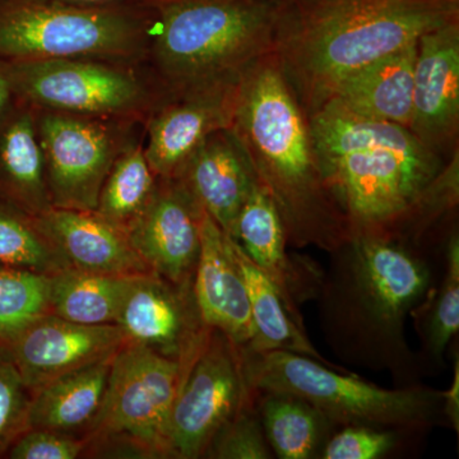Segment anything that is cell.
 Masks as SVG:
<instances>
[{
    "label": "cell",
    "mask_w": 459,
    "mask_h": 459,
    "mask_svg": "<svg viewBox=\"0 0 459 459\" xmlns=\"http://www.w3.org/2000/svg\"><path fill=\"white\" fill-rule=\"evenodd\" d=\"M319 164L352 238L418 243L458 202V152L448 161L400 124L350 113L334 101L307 115Z\"/></svg>",
    "instance_id": "obj_1"
},
{
    "label": "cell",
    "mask_w": 459,
    "mask_h": 459,
    "mask_svg": "<svg viewBox=\"0 0 459 459\" xmlns=\"http://www.w3.org/2000/svg\"><path fill=\"white\" fill-rule=\"evenodd\" d=\"M231 129L273 199L290 246L332 253L352 240L319 164L307 115L273 51L241 72Z\"/></svg>",
    "instance_id": "obj_2"
},
{
    "label": "cell",
    "mask_w": 459,
    "mask_h": 459,
    "mask_svg": "<svg viewBox=\"0 0 459 459\" xmlns=\"http://www.w3.org/2000/svg\"><path fill=\"white\" fill-rule=\"evenodd\" d=\"M457 20L459 0H287L273 54L309 115L365 66Z\"/></svg>",
    "instance_id": "obj_3"
},
{
    "label": "cell",
    "mask_w": 459,
    "mask_h": 459,
    "mask_svg": "<svg viewBox=\"0 0 459 459\" xmlns=\"http://www.w3.org/2000/svg\"><path fill=\"white\" fill-rule=\"evenodd\" d=\"M415 244L358 237L331 253L320 283V322L341 358L397 374L415 364L407 316L430 291L431 270Z\"/></svg>",
    "instance_id": "obj_4"
},
{
    "label": "cell",
    "mask_w": 459,
    "mask_h": 459,
    "mask_svg": "<svg viewBox=\"0 0 459 459\" xmlns=\"http://www.w3.org/2000/svg\"><path fill=\"white\" fill-rule=\"evenodd\" d=\"M147 56L164 96L243 72L273 51L279 4L155 0Z\"/></svg>",
    "instance_id": "obj_5"
},
{
    "label": "cell",
    "mask_w": 459,
    "mask_h": 459,
    "mask_svg": "<svg viewBox=\"0 0 459 459\" xmlns=\"http://www.w3.org/2000/svg\"><path fill=\"white\" fill-rule=\"evenodd\" d=\"M241 351L247 380L256 392L301 398L334 427H369L398 433L434 427L446 419L443 392L437 389L380 388L299 353Z\"/></svg>",
    "instance_id": "obj_6"
},
{
    "label": "cell",
    "mask_w": 459,
    "mask_h": 459,
    "mask_svg": "<svg viewBox=\"0 0 459 459\" xmlns=\"http://www.w3.org/2000/svg\"><path fill=\"white\" fill-rule=\"evenodd\" d=\"M150 4L83 5L60 0H0V62L147 56Z\"/></svg>",
    "instance_id": "obj_7"
},
{
    "label": "cell",
    "mask_w": 459,
    "mask_h": 459,
    "mask_svg": "<svg viewBox=\"0 0 459 459\" xmlns=\"http://www.w3.org/2000/svg\"><path fill=\"white\" fill-rule=\"evenodd\" d=\"M2 65L13 99L41 110L138 120L164 98L128 63L47 59Z\"/></svg>",
    "instance_id": "obj_8"
},
{
    "label": "cell",
    "mask_w": 459,
    "mask_h": 459,
    "mask_svg": "<svg viewBox=\"0 0 459 459\" xmlns=\"http://www.w3.org/2000/svg\"><path fill=\"white\" fill-rule=\"evenodd\" d=\"M183 376L181 362L126 342L111 360L104 400L84 439L122 437L152 459L171 458L169 428Z\"/></svg>",
    "instance_id": "obj_9"
},
{
    "label": "cell",
    "mask_w": 459,
    "mask_h": 459,
    "mask_svg": "<svg viewBox=\"0 0 459 459\" xmlns=\"http://www.w3.org/2000/svg\"><path fill=\"white\" fill-rule=\"evenodd\" d=\"M33 114L53 207L95 211L115 160L132 143L126 126L135 120L41 108Z\"/></svg>",
    "instance_id": "obj_10"
},
{
    "label": "cell",
    "mask_w": 459,
    "mask_h": 459,
    "mask_svg": "<svg viewBox=\"0 0 459 459\" xmlns=\"http://www.w3.org/2000/svg\"><path fill=\"white\" fill-rule=\"evenodd\" d=\"M241 347L211 329L186 373L169 428L171 458H204L214 435L255 400Z\"/></svg>",
    "instance_id": "obj_11"
},
{
    "label": "cell",
    "mask_w": 459,
    "mask_h": 459,
    "mask_svg": "<svg viewBox=\"0 0 459 459\" xmlns=\"http://www.w3.org/2000/svg\"><path fill=\"white\" fill-rule=\"evenodd\" d=\"M240 74L171 93L148 114L144 155L161 179H174L214 132L231 129Z\"/></svg>",
    "instance_id": "obj_12"
},
{
    "label": "cell",
    "mask_w": 459,
    "mask_h": 459,
    "mask_svg": "<svg viewBox=\"0 0 459 459\" xmlns=\"http://www.w3.org/2000/svg\"><path fill=\"white\" fill-rule=\"evenodd\" d=\"M117 325L129 342L181 362L184 371L211 331L199 316L193 282L177 285L156 273L133 277Z\"/></svg>",
    "instance_id": "obj_13"
},
{
    "label": "cell",
    "mask_w": 459,
    "mask_h": 459,
    "mask_svg": "<svg viewBox=\"0 0 459 459\" xmlns=\"http://www.w3.org/2000/svg\"><path fill=\"white\" fill-rule=\"evenodd\" d=\"M129 342L120 325H87L47 314L5 349L31 394L56 377L113 359Z\"/></svg>",
    "instance_id": "obj_14"
},
{
    "label": "cell",
    "mask_w": 459,
    "mask_h": 459,
    "mask_svg": "<svg viewBox=\"0 0 459 459\" xmlns=\"http://www.w3.org/2000/svg\"><path fill=\"white\" fill-rule=\"evenodd\" d=\"M204 211L179 179H161L128 229L129 240L151 272L177 285L193 282Z\"/></svg>",
    "instance_id": "obj_15"
},
{
    "label": "cell",
    "mask_w": 459,
    "mask_h": 459,
    "mask_svg": "<svg viewBox=\"0 0 459 459\" xmlns=\"http://www.w3.org/2000/svg\"><path fill=\"white\" fill-rule=\"evenodd\" d=\"M409 129L446 156L459 129V20L420 36Z\"/></svg>",
    "instance_id": "obj_16"
},
{
    "label": "cell",
    "mask_w": 459,
    "mask_h": 459,
    "mask_svg": "<svg viewBox=\"0 0 459 459\" xmlns=\"http://www.w3.org/2000/svg\"><path fill=\"white\" fill-rule=\"evenodd\" d=\"M193 292L205 327L221 332L246 349L253 338L246 281L235 258L231 238L205 212Z\"/></svg>",
    "instance_id": "obj_17"
},
{
    "label": "cell",
    "mask_w": 459,
    "mask_h": 459,
    "mask_svg": "<svg viewBox=\"0 0 459 459\" xmlns=\"http://www.w3.org/2000/svg\"><path fill=\"white\" fill-rule=\"evenodd\" d=\"M177 179L220 229L234 238L238 214L256 175L232 129L208 135L186 160Z\"/></svg>",
    "instance_id": "obj_18"
},
{
    "label": "cell",
    "mask_w": 459,
    "mask_h": 459,
    "mask_svg": "<svg viewBox=\"0 0 459 459\" xmlns=\"http://www.w3.org/2000/svg\"><path fill=\"white\" fill-rule=\"evenodd\" d=\"M234 240L279 287L292 312L301 316L298 304L319 291L323 274L287 255L289 243L279 210L258 178L238 214Z\"/></svg>",
    "instance_id": "obj_19"
},
{
    "label": "cell",
    "mask_w": 459,
    "mask_h": 459,
    "mask_svg": "<svg viewBox=\"0 0 459 459\" xmlns=\"http://www.w3.org/2000/svg\"><path fill=\"white\" fill-rule=\"evenodd\" d=\"M36 221L74 270L114 276L153 273L128 234L96 211L53 207Z\"/></svg>",
    "instance_id": "obj_20"
},
{
    "label": "cell",
    "mask_w": 459,
    "mask_h": 459,
    "mask_svg": "<svg viewBox=\"0 0 459 459\" xmlns=\"http://www.w3.org/2000/svg\"><path fill=\"white\" fill-rule=\"evenodd\" d=\"M0 201L33 217L53 208L33 108L14 99L0 117Z\"/></svg>",
    "instance_id": "obj_21"
},
{
    "label": "cell",
    "mask_w": 459,
    "mask_h": 459,
    "mask_svg": "<svg viewBox=\"0 0 459 459\" xmlns=\"http://www.w3.org/2000/svg\"><path fill=\"white\" fill-rule=\"evenodd\" d=\"M418 41L344 80L328 101L350 113L409 128Z\"/></svg>",
    "instance_id": "obj_22"
},
{
    "label": "cell",
    "mask_w": 459,
    "mask_h": 459,
    "mask_svg": "<svg viewBox=\"0 0 459 459\" xmlns=\"http://www.w3.org/2000/svg\"><path fill=\"white\" fill-rule=\"evenodd\" d=\"M231 241L235 258L246 281L252 313L253 338L244 350L299 353L331 367L314 349L305 333L303 318L292 312L279 287L247 255L234 238H231Z\"/></svg>",
    "instance_id": "obj_23"
},
{
    "label": "cell",
    "mask_w": 459,
    "mask_h": 459,
    "mask_svg": "<svg viewBox=\"0 0 459 459\" xmlns=\"http://www.w3.org/2000/svg\"><path fill=\"white\" fill-rule=\"evenodd\" d=\"M111 360L72 371L33 392L27 429H49L83 437L104 400Z\"/></svg>",
    "instance_id": "obj_24"
},
{
    "label": "cell",
    "mask_w": 459,
    "mask_h": 459,
    "mask_svg": "<svg viewBox=\"0 0 459 459\" xmlns=\"http://www.w3.org/2000/svg\"><path fill=\"white\" fill-rule=\"evenodd\" d=\"M255 406L277 458H320L336 428L316 407L295 395L256 392Z\"/></svg>",
    "instance_id": "obj_25"
},
{
    "label": "cell",
    "mask_w": 459,
    "mask_h": 459,
    "mask_svg": "<svg viewBox=\"0 0 459 459\" xmlns=\"http://www.w3.org/2000/svg\"><path fill=\"white\" fill-rule=\"evenodd\" d=\"M133 277L90 273L74 268L50 274V314L80 325H117Z\"/></svg>",
    "instance_id": "obj_26"
},
{
    "label": "cell",
    "mask_w": 459,
    "mask_h": 459,
    "mask_svg": "<svg viewBox=\"0 0 459 459\" xmlns=\"http://www.w3.org/2000/svg\"><path fill=\"white\" fill-rule=\"evenodd\" d=\"M157 184L159 177L148 164L143 144L131 143L108 171L95 211L126 232L150 204Z\"/></svg>",
    "instance_id": "obj_27"
},
{
    "label": "cell",
    "mask_w": 459,
    "mask_h": 459,
    "mask_svg": "<svg viewBox=\"0 0 459 459\" xmlns=\"http://www.w3.org/2000/svg\"><path fill=\"white\" fill-rule=\"evenodd\" d=\"M0 267L53 274L71 268L36 217L0 201Z\"/></svg>",
    "instance_id": "obj_28"
},
{
    "label": "cell",
    "mask_w": 459,
    "mask_h": 459,
    "mask_svg": "<svg viewBox=\"0 0 459 459\" xmlns=\"http://www.w3.org/2000/svg\"><path fill=\"white\" fill-rule=\"evenodd\" d=\"M49 276L38 272L0 267V346H5L50 314Z\"/></svg>",
    "instance_id": "obj_29"
},
{
    "label": "cell",
    "mask_w": 459,
    "mask_h": 459,
    "mask_svg": "<svg viewBox=\"0 0 459 459\" xmlns=\"http://www.w3.org/2000/svg\"><path fill=\"white\" fill-rule=\"evenodd\" d=\"M446 252V271L429 304L424 322V351L431 362H442L446 347L459 329V238L452 232Z\"/></svg>",
    "instance_id": "obj_30"
},
{
    "label": "cell",
    "mask_w": 459,
    "mask_h": 459,
    "mask_svg": "<svg viewBox=\"0 0 459 459\" xmlns=\"http://www.w3.org/2000/svg\"><path fill=\"white\" fill-rule=\"evenodd\" d=\"M256 398V395H255ZM255 398L229 420L211 440L204 458L270 459L273 453L265 437Z\"/></svg>",
    "instance_id": "obj_31"
},
{
    "label": "cell",
    "mask_w": 459,
    "mask_h": 459,
    "mask_svg": "<svg viewBox=\"0 0 459 459\" xmlns=\"http://www.w3.org/2000/svg\"><path fill=\"white\" fill-rule=\"evenodd\" d=\"M31 395L7 349L0 346V458L26 430Z\"/></svg>",
    "instance_id": "obj_32"
},
{
    "label": "cell",
    "mask_w": 459,
    "mask_h": 459,
    "mask_svg": "<svg viewBox=\"0 0 459 459\" xmlns=\"http://www.w3.org/2000/svg\"><path fill=\"white\" fill-rule=\"evenodd\" d=\"M397 431L369 427H343L323 448V459H377L394 448Z\"/></svg>",
    "instance_id": "obj_33"
},
{
    "label": "cell",
    "mask_w": 459,
    "mask_h": 459,
    "mask_svg": "<svg viewBox=\"0 0 459 459\" xmlns=\"http://www.w3.org/2000/svg\"><path fill=\"white\" fill-rule=\"evenodd\" d=\"M86 439L77 435L49 429H27L12 443L8 459H77L83 458Z\"/></svg>",
    "instance_id": "obj_34"
},
{
    "label": "cell",
    "mask_w": 459,
    "mask_h": 459,
    "mask_svg": "<svg viewBox=\"0 0 459 459\" xmlns=\"http://www.w3.org/2000/svg\"><path fill=\"white\" fill-rule=\"evenodd\" d=\"M444 406L443 412L446 421L451 422L455 431L459 430V360H455V377L451 388L443 392Z\"/></svg>",
    "instance_id": "obj_35"
},
{
    "label": "cell",
    "mask_w": 459,
    "mask_h": 459,
    "mask_svg": "<svg viewBox=\"0 0 459 459\" xmlns=\"http://www.w3.org/2000/svg\"><path fill=\"white\" fill-rule=\"evenodd\" d=\"M12 101H13V95H12L4 68H3L2 62H0V117L5 113Z\"/></svg>",
    "instance_id": "obj_36"
},
{
    "label": "cell",
    "mask_w": 459,
    "mask_h": 459,
    "mask_svg": "<svg viewBox=\"0 0 459 459\" xmlns=\"http://www.w3.org/2000/svg\"><path fill=\"white\" fill-rule=\"evenodd\" d=\"M60 2L74 3L83 5H123V4H150L155 0H60Z\"/></svg>",
    "instance_id": "obj_37"
},
{
    "label": "cell",
    "mask_w": 459,
    "mask_h": 459,
    "mask_svg": "<svg viewBox=\"0 0 459 459\" xmlns=\"http://www.w3.org/2000/svg\"><path fill=\"white\" fill-rule=\"evenodd\" d=\"M263 2H270L273 3V4H283V3L287 2V0H263Z\"/></svg>",
    "instance_id": "obj_38"
}]
</instances>
